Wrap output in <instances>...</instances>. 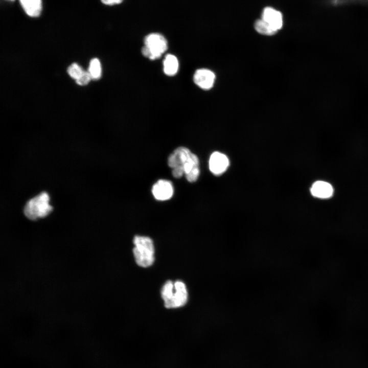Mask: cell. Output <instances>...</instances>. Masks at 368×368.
I'll list each match as a JSON object with an SVG mask.
<instances>
[{
    "instance_id": "6da1fadb",
    "label": "cell",
    "mask_w": 368,
    "mask_h": 368,
    "mask_svg": "<svg viewBox=\"0 0 368 368\" xmlns=\"http://www.w3.org/2000/svg\"><path fill=\"white\" fill-rule=\"evenodd\" d=\"M168 164L172 169V173L175 178H179L185 175L188 181L193 182L199 177V159L186 147H179L175 149L168 157Z\"/></svg>"
},
{
    "instance_id": "7a4b0ae2",
    "label": "cell",
    "mask_w": 368,
    "mask_h": 368,
    "mask_svg": "<svg viewBox=\"0 0 368 368\" xmlns=\"http://www.w3.org/2000/svg\"><path fill=\"white\" fill-rule=\"evenodd\" d=\"M161 295L166 308H175L184 306L188 300V292L185 284L180 281H167L164 285Z\"/></svg>"
},
{
    "instance_id": "3957f363",
    "label": "cell",
    "mask_w": 368,
    "mask_h": 368,
    "mask_svg": "<svg viewBox=\"0 0 368 368\" xmlns=\"http://www.w3.org/2000/svg\"><path fill=\"white\" fill-rule=\"evenodd\" d=\"M133 242L134 245L133 253L137 264L143 267L151 266L154 260V248L152 239L148 237L136 235Z\"/></svg>"
},
{
    "instance_id": "277c9868",
    "label": "cell",
    "mask_w": 368,
    "mask_h": 368,
    "mask_svg": "<svg viewBox=\"0 0 368 368\" xmlns=\"http://www.w3.org/2000/svg\"><path fill=\"white\" fill-rule=\"evenodd\" d=\"M48 194L43 192L30 199L24 208L25 216L30 220H36L47 216L52 211Z\"/></svg>"
},
{
    "instance_id": "5b68a950",
    "label": "cell",
    "mask_w": 368,
    "mask_h": 368,
    "mask_svg": "<svg viewBox=\"0 0 368 368\" xmlns=\"http://www.w3.org/2000/svg\"><path fill=\"white\" fill-rule=\"evenodd\" d=\"M145 45L142 49V53L146 57L155 60L161 57L168 48L166 38L159 33H151L144 39Z\"/></svg>"
},
{
    "instance_id": "8992f818",
    "label": "cell",
    "mask_w": 368,
    "mask_h": 368,
    "mask_svg": "<svg viewBox=\"0 0 368 368\" xmlns=\"http://www.w3.org/2000/svg\"><path fill=\"white\" fill-rule=\"evenodd\" d=\"M209 165L210 171L217 176L222 174L227 170L229 162L224 154L215 151L211 155Z\"/></svg>"
},
{
    "instance_id": "52a82bcc",
    "label": "cell",
    "mask_w": 368,
    "mask_h": 368,
    "mask_svg": "<svg viewBox=\"0 0 368 368\" xmlns=\"http://www.w3.org/2000/svg\"><path fill=\"white\" fill-rule=\"evenodd\" d=\"M152 193L154 198L160 201L170 199L174 193L171 181L166 179H159L152 187Z\"/></svg>"
},
{
    "instance_id": "ba28073f",
    "label": "cell",
    "mask_w": 368,
    "mask_h": 368,
    "mask_svg": "<svg viewBox=\"0 0 368 368\" xmlns=\"http://www.w3.org/2000/svg\"><path fill=\"white\" fill-rule=\"evenodd\" d=\"M215 75L211 70L206 68L197 70L193 76L194 83L204 90H209L214 85Z\"/></svg>"
},
{
    "instance_id": "9c48e42d",
    "label": "cell",
    "mask_w": 368,
    "mask_h": 368,
    "mask_svg": "<svg viewBox=\"0 0 368 368\" xmlns=\"http://www.w3.org/2000/svg\"><path fill=\"white\" fill-rule=\"evenodd\" d=\"M276 31L280 30L283 26V16L282 13L271 7L264 9L262 18Z\"/></svg>"
},
{
    "instance_id": "30bf717a",
    "label": "cell",
    "mask_w": 368,
    "mask_h": 368,
    "mask_svg": "<svg viewBox=\"0 0 368 368\" xmlns=\"http://www.w3.org/2000/svg\"><path fill=\"white\" fill-rule=\"evenodd\" d=\"M310 192L315 197L325 199L332 195L333 189L330 183L325 181L318 180L312 185Z\"/></svg>"
},
{
    "instance_id": "8fae6325",
    "label": "cell",
    "mask_w": 368,
    "mask_h": 368,
    "mask_svg": "<svg viewBox=\"0 0 368 368\" xmlns=\"http://www.w3.org/2000/svg\"><path fill=\"white\" fill-rule=\"evenodd\" d=\"M25 12L30 16H38L42 9L41 0H19Z\"/></svg>"
},
{
    "instance_id": "7c38bea8",
    "label": "cell",
    "mask_w": 368,
    "mask_h": 368,
    "mask_svg": "<svg viewBox=\"0 0 368 368\" xmlns=\"http://www.w3.org/2000/svg\"><path fill=\"white\" fill-rule=\"evenodd\" d=\"M178 67L179 63L176 57L172 54H167L163 61L165 74L169 76H173L177 73Z\"/></svg>"
},
{
    "instance_id": "4fadbf2b",
    "label": "cell",
    "mask_w": 368,
    "mask_h": 368,
    "mask_svg": "<svg viewBox=\"0 0 368 368\" xmlns=\"http://www.w3.org/2000/svg\"><path fill=\"white\" fill-rule=\"evenodd\" d=\"M254 27L255 30L262 35L271 36L277 33V31L262 19L257 20L255 22Z\"/></svg>"
},
{
    "instance_id": "5bb4252c",
    "label": "cell",
    "mask_w": 368,
    "mask_h": 368,
    "mask_svg": "<svg viewBox=\"0 0 368 368\" xmlns=\"http://www.w3.org/2000/svg\"><path fill=\"white\" fill-rule=\"evenodd\" d=\"M88 72L92 79L97 80L101 77L102 68L100 62L98 58H95L90 60Z\"/></svg>"
},
{
    "instance_id": "9a60e30c",
    "label": "cell",
    "mask_w": 368,
    "mask_h": 368,
    "mask_svg": "<svg viewBox=\"0 0 368 368\" xmlns=\"http://www.w3.org/2000/svg\"><path fill=\"white\" fill-rule=\"evenodd\" d=\"M83 72L82 67L76 63L72 64L67 68L68 75L76 80L81 77Z\"/></svg>"
},
{
    "instance_id": "2e32d148",
    "label": "cell",
    "mask_w": 368,
    "mask_h": 368,
    "mask_svg": "<svg viewBox=\"0 0 368 368\" xmlns=\"http://www.w3.org/2000/svg\"><path fill=\"white\" fill-rule=\"evenodd\" d=\"M91 79L88 72L84 71L81 77L76 80V83L80 85H86Z\"/></svg>"
},
{
    "instance_id": "e0dca14e",
    "label": "cell",
    "mask_w": 368,
    "mask_h": 368,
    "mask_svg": "<svg viewBox=\"0 0 368 368\" xmlns=\"http://www.w3.org/2000/svg\"><path fill=\"white\" fill-rule=\"evenodd\" d=\"M101 2L107 5H113L115 4H119L122 2L123 0H101Z\"/></svg>"
},
{
    "instance_id": "ac0fdd59",
    "label": "cell",
    "mask_w": 368,
    "mask_h": 368,
    "mask_svg": "<svg viewBox=\"0 0 368 368\" xmlns=\"http://www.w3.org/2000/svg\"><path fill=\"white\" fill-rule=\"evenodd\" d=\"M357 1H363V2H364V1H366V2H368V0H357Z\"/></svg>"
},
{
    "instance_id": "d6986e66",
    "label": "cell",
    "mask_w": 368,
    "mask_h": 368,
    "mask_svg": "<svg viewBox=\"0 0 368 368\" xmlns=\"http://www.w3.org/2000/svg\"><path fill=\"white\" fill-rule=\"evenodd\" d=\"M10 1H14V0H10Z\"/></svg>"
}]
</instances>
